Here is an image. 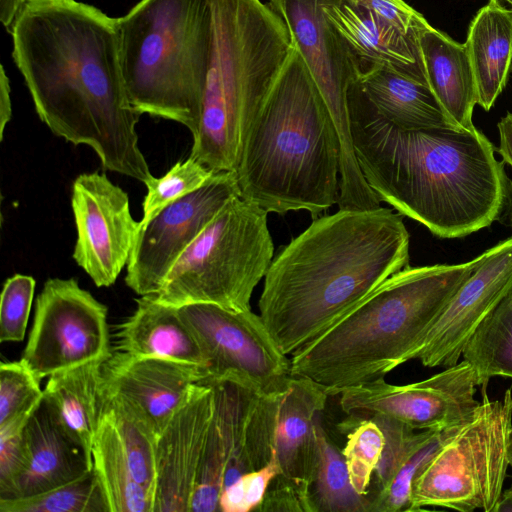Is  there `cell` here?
<instances>
[{
	"label": "cell",
	"mask_w": 512,
	"mask_h": 512,
	"mask_svg": "<svg viewBox=\"0 0 512 512\" xmlns=\"http://www.w3.org/2000/svg\"><path fill=\"white\" fill-rule=\"evenodd\" d=\"M10 33L14 63L53 134L88 145L104 169L150 179L138 145L140 115L123 76L118 18L78 0H28Z\"/></svg>",
	"instance_id": "1"
},
{
	"label": "cell",
	"mask_w": 512,
	"mask_h": 512,
	"mask_svg": "<svg viewBox=\"0 0 512 512\" xmlns=\"http://www.w3.org/2000/svg\"><path fill=\"white\" fill-rule=\"evenodd\" d=\"M349 110L360 170L380 201L399 214L445 239L512 221V181L480 130L397 127L374 110L359 86Z\"/></svg>",
	"instance_id": "2"
},
{
	"label": "cell",
	"mask_w": 512,
	"mask_h": 512,
	"mask_svg": "<svg viewBox=\"0 0 512 512\" xmlns=\"http://www.w3.org/2000/svg\"><path fill=\"white\" fill-rule=\"evenodd\" d=\"M409 243L402 215L385 207L313 219L264 277L259 312L281 351L293 354L409 266Z\"/></svg>",
	"instance_id": "3"
},
{
	"label": "cell",
	"mask_w": 512,
	"mask_h": 512,
	"mask_svg": "<svg viewBox=\"0 0 512 512\" xmlns=\"http://www.w3.org/2000/svg\"><path fill=\"white\" fill-rule=\"evenodd\" d=\"M341 149L327 105L292 47L251 123L235 176L240 196L280 215L312 219L338 203Z\"/></svg>",
	"instance_id": "4"
},
{
	"label": "cell",
	"mask_w": 512,
	"mask_h": 512,
	"mask_svg": "<svg viewBox=\"0 0 512 512\" xmlns=\"http://www.w3.org/2000/svg\"><path fill=\"white\" fill-rule=\"evenodd\" d=\"M405 267L396 272L290 359L291 376L328 395L384 375L411 360L449 300L480 263Z\"/></svg>",
	"instance_id": "5"
},
{
	"label": "cell",
	"mask_w": 512,
	"mask_h": 512,
	"mask_svg": "<svg viewBox=\"0 0 512 512\" xmlns=\"http://www.w3.org/2000/svg\"><path fill=\"white\" fill-rule=\"evenodd\" d=\"M211 52L189 157L235 172L248 129L292 49L288 30L261 0H208Z\"/></svg>",
	"instance_id": "6"
},
{
	"label": "cell",
	"mask_w": 512,
	"mask_h": 512,
	"mask_svg": "<svg viewBox=\"0 0 512 512\" xmlns=\"http://www.w3.org/2000/svg\"><path fill=\"white\" fill-rule=\"evenodd\" d=\"M128 98L139 114L199 129L211 52L208 0H139L118 18Z\"/></svg>",
	"instance_id": "7"
},
{
	"label": "cell",
	"mask_w": 512,
	"mask_h": 512,
	"mask_svg": "<svg viewBox=\"0 0 512 512\" xmlns=\"http://www.w3.org/2000/svg\"><path fill=\"white\" fill-rule=\"evenodd\" d=\"M267 215L240 195L232 197L152 295L177 308L208 303L232 311L250 309L253 291L273 260Z\"/></svg>",
	"instance_id": "8"
},
{
	"label": "cell",
	"mask_w": 512,
	"mask_h": 512,
	"mask_svg": "<svg viewBox=\"0 0 512 512\" xmlns=\"http://www.w3.org/2000/svg\"><path fill=\"white\" fill-rule=\"evenodd\" d=\"M512 389L490 400L486 387L472 414L416 477L410 511L443 507L460 512H493L509 466Z\"/></svg>",
	"instance_id": "9"
},
{
	"label": "cell",
	"mask_w": 512,
	"mask_h": 512,
	"mask_svg": "<svg viewBox=\"0 0 512 512\" xmlns=\"http://www.w3.org/2000/svg\"><path fill=\"white\" fill-rule=\"evenodd\" d=\"M329 0H269L283 20L291 45L301 56L334 122L340 142L341 210H370L380 199L367 184L354 152L349 98L359 84L362 65L357 55L327 18Z\"/></svg>",
	"instance_id": "10"
},
{
	"label": "cell",
	"mask_w": 512,
	"mask_h": 512,
	"mask_svg": "<svg viewBox=\"0 0 512 512\" xmlns=\"http://www.w3.org/2000/svg\"><path fill=\"white\" fill-rule=\"evenodd\" d=\"M207 361V377L240 381L261 395L277 396L291 378V361L251 308L232 311L215 304L178 307Z\"/></svg>",
	"instance_id": "11"
},
{
	"label": "cell",
	"mask_w": 512,
	"mask_h": 512,
	"mask_svg": "<svg viewBox=\"0 0 512 512\" xmlns=\"http://www.w3.org/2000/svg\"><path fill=\"white\" fill-rule=\"evenodd\" d=\"M106 305L75 278L48 279L37 296L21 361L40 379L112 354Z\"/></svg>",
	"instance_id": "12"
},
{
	"label": "cell",
	"mask_w": 512,
	"mask_h": 512,
	"mask_svg": "<svg viewBox=\"0 0 512 512\" xmlns=\"http://www.w3.org/2000/svg\"><path fill=\"white\" fill-rule=\"evenodd\" d=\"M236 195L235 173L218 172L160 210L138 231L126 265V285L140 296L155 294L182 253Z\"/></svg>",
	"instance_id": "13"
},
{
	"label": "cell",
	"mask_w": 512,
	"mask_h": 512,
	"mask_svg": "<svg viewBox=\"0 0 512 512\" xmlns=\"http://www.w3.org/2000/svg\"><path fill=\"white\" fill-rule=\"evenodd\" d=\"M77 239L73 258L97 287L113 285L127 265L139 223L129 197L105 173H83L72 185Z\"/></svg>",
	"instance_id": "14"
},
{
	"label": "cell",
	"mask_w": 512,
	"mask_h": 512,
	"mask_svg": "<svg viewBox=\"0 0 512 512\" xmlns=\"http://www.w3.org/2000/svg\"><path fill=\"white\" fill-rule=\"evenodd\" d=\"M512 292V235L482 253L472 274L458 288L427 331L412 359L426 367L458 363L479 324Z\"/></svg>",
	"instance_id": "15"
},
{
	"label": "cell",
	"mask_w": 512,
	"mask_h": 512,
	"mask_svg": "<svg viewBox=\"0 0 512 512\" xmlns=\"http://www.w3.org/2000/svg\"><path fill=\"white\" fill-rule=\"evenodd\" d=\"M206 377L194 364L117 351L103 364L102 388L122 398L157 439L192 387Z\"/></svg>",
	"instance_id": "16"
},
{
	"label": "cell",
	"mask_w": 512,
	"mask_h": 512,
	"mask_svg": "<svg viewBox=\"0 0 512 512\" xmlns=\"http://www.w3.org/2000/svg\"><path fill=\"white\" fill-rule=\"evenodd\" d=\"M213 409L212 388L197 383L157 437L153 512H190Z\"/></svg>",
	"instance_id": "17"
},
{
	"label": "cell",
	"mask_w": 512,
	"mask_h": 512,
	"mask_svg": "<svg viewBox=\"0 0 512 512\" xmlns=\"http://www.w3.org/2000/svg\"><path fill=\"white\" fill-rule=\"evenodd\" d=\"M24 464L0 499L34 496L74 481L93 469L92 458L64 429L43 397L23 432Z\"/></svg>",
	"instance_id": "18"
},
{
	"label": "cell",
	"mask_w": 512,
	"mask_h": 512,
	"mask_svg": "<svg viewBox=\"0 0 512 512\" xmlns=\"http://www.w3.org/2000/svg\"><path fill=\"white\" fill-rule=\"evenodd\" d=\"M328 396L311 379L291 376L279 398L275 457L280 473L298 487L305 500L318 462L319 425Z\"/></svg>",
	"instance_id": "19"
},
{
	"label": "cell",
	"mask_w": 512,
	"mask_h": 512,
	"mask_svg": "<svg viewBox=\"0 0 512 512\" xmlns=\"http://www.w3.org/2000/svg\"><path fill=\"white\" fill-rule=\"evenodd\" d=\"M324 12L349 43L361 65L368 64L365 69L374 65L386 66L428 85L419 34H403L354 0H329Z\"/></svg>",
	"instance_id": "20"
},
{
	"label": "cell",
	"mask_w": 512,
	"mask_h": 512,
	"mask_svg": "<svg viewBox=\"0 0 512 512\" xmlns=\"http://www.w3.org/2000/svg\"><path fill=\"white\" fill-rule=\"evenodd\" d=\"M136 303L133 314L118 327V351L190 363L207 372L198 339L177 307L163 304L153 295L141 296Z\"/></svg>",
	"instance_id": "21"
},
{
	"label": "cell",
	"mask_w": 512,
	"mask_h": 512,
	"mask_svg": "<svg viewBox=\"0 0 512 512\" xmlns=\"http://www.w3.org/2000/svg\"><path fill=\"white\" fill-rule=\"evenodd\" d=\"M427 83L442 108L459 128L474 130L476 86L465 44L429 25L419 33Z\"/></svg>",
	"instance_id": "22"
},
{
	"label": "cell",
	"mask_w": 512,
	"mask_h": 512,
	"mask_svg": "<svg viewBox=\"0 0 512 512\" xmlns=\"http://www.w3.org/2000/svg\"><path fill=\"white\" fill-rule=\"evenodd\" d=\"M464 44L477 104L489 111L505 88L512 66V9L489 0L471 20Z\"/></svg>",
	"instance_id": "23"
},
{
	"label": "cell",
	"mask_w": 512,
	"mask_h": 512,
	"mask_svg": "<svg viewBox=\"0 0 512 512\" xmlns=\"http://www.w3.org/2000/svg\"><path fill=\"white\" fill-rule=\"evenodd\" d=\"M374 110L393 125L408 129L457 127L427 84L395 70L374 65L364 71L358 84Z\"/></svg>",
	"instance_id": "24"
},
{
	"label": "cell",
	"mask_w": 512,
	"mask_h": 512,
	"mask_svg": "<svg viewBox=\"0 0 512 512\" xmlns=\"http://www.w3.org/2000/svg\"><path fill=\"white\" fill-rule=\"evenodd\" d=\"M104 362L95 360L57 372L43 389L44 399L64 429L91 458L101 417Z\"/></svg>",
	"instance_id": "25"
},
{
	"label": "cell",
	"mask_w": 512,
	"mask_h": 512,
	"mask_svg": "<svg viewBox=\"0 0 512 512\" xmlns=\"http://www.w3.org/2000/svg\"><path fill=\"white\" fill-rule=\"evenodd\" d=\"M92 461L109 512H153V497L135 480L114 430L102 412L92 446Z\"/></svg>",
	"instance_id": "26"
},
{
	"label": "cell",
	"mask_w": 512,
	"mask_h": 512,
	"mask_svg": "<svg viewBox=\"0 0 512 512\" xmlns=\"http://www.w3.org/2000/svg\"><path fill=\"white\" fill-rule=\"evenodd\" d=\"M308 512H368L366 495L353 487L342 450L319 425V457L307 488Z\"/></svg>",
	"instance_id": "27"
},
{
	"label": "cell",
	"mask_w": 512,
	"mask_h": 512,
	"mask_svg": "<svg viewBox=\"0 0 512 512\" xmlns=\"http://www.w3.org/2000/svg\"><path fill=\"white\" fill-rule=\"evenodd\" d=\"M478 386L495 376L512 378V292L479 324L462 350Z\"/></svg>",
	"instance_id": "28"
},
{
	"label": "cell",
	"mask_w": 512,
	"mask_h": 512,
	"mask_svg": "<svg viewBox=\"0 0 512 512\" xmlns=\"http://www.w3.org/2000/svg\"><path fill=\"white\" fill-rule=\"evenodd\" d=\"M101 412L110 422L135 480L154 499L156 437L122 398L103 388Z\"/></svg>",
	"instance_id": "29"
},
{
	"label": "cell",
	"mask_w": 512,
	"mask_h": 512,
	"mask_svg": "<svg viewBox=\"0 0 512 512\" xmlns=\"http://www.w3.org/2000/svg\"><path fill=\"white\" fill-rule=\"evenodd\" d=\"M461 425L420 432L389 481L376 493L366 494L368 512L410 511L414 480Z\"/></svg>",
	"instance_id": "30"
},
{
	"label": "cell",
	"mask_w": 512,
	"mask_h": 512,
	"mask_svg": "<svg viewBox=\"0 0 512 512\" xmlns=\"http://www.w3.org/2000/svg\"><path fill=\"white\" fill-rule=\"evenodd\" d=\"M0 512H109L100 482L92 469L80 478L46 492L0 499Z\"/></svg>",
	"instance_id": "31"
},
{
	"label": "cell",
	"mask_w": 512,
	"mask_h": 512,
	"mask_svg": "<svg viewBox=\"0 0 512 512\" xmlns=\"http://www.w3.org/2000/svg\"><path fill=\"white\" fill-rule=\"evenodd\" d=\"M214 174L215 172L188 157L185 161L175 163L164 176H152L144 183L147 195L143 201V217L139 221V229L170 203L201 188Z\"/></svg>",
	"instance_id": "32"
},
{
	"label": "cell",
	"mask_w": 512,
	"mask_h": 512,
	"mask_svg": "<svg viewBox=\"0 0 512 512\" xmlns=\"http://www.w3.org/2000/svg\"><path fill=\"white\" fill-rule=\"evenodd\" d=\"M41 379L21 360L0 364V426L30 416L44 397Z\"/></svg>",
	"instance_id": "33"
},
{
	"label": "cell",
	"mask_w": 512,
	"mask_h": 512,
	"mask_svg": "<svg viewBox=\"0 0 512 512\" xmlns=\"http://www.w3.org/2000/svg\"><path fill=\"white\" fill-rule=\"evenodd\" d=\"M384 443L382 430L372 420H363L349 431L342 452L351 483L361 495H366L368 492Z\"/></svg>",
	"instance_id": "34"
},
{
	"label": "cell",
	"mask_w": 512,
	"mask_h": 512,
	"mask_svg": "<svg viewBox=\"0 0 512 512\" xmlns=\"http://www.w3.org/2000/svg\"><path fill=\"white\" fill-rule=\"evenodd\" d=\"M35 279L29 275L15 274L6 279L0 299V341L20 342L31 311Z\"/></svg>",
	"instance_id": "35"
},
{
	"label": "cell",
	"mask_w": 512,
	"mask_h": 512,
	"mask_svg": "<svg viewBox=\"0 0 512 512\" xmlns=\"http://www.w3.org/2000/svg\"><path fill=\"white\" fill-rule=\"evenodd\" d=\"M280 473L276 457L259 470L246 473L225 487L219 497V511L255 510L264 498L272 479Z\"/></svg>",
	"instance_id": "36"
},
{
	"label": "cell",
	"mask_w": 512,
	"mask_h": 512,
	"mask_svg": "<svg viewBox=\"0 0 512 512\" xmlns=\"http://www.w3.org/2000/svg\"><path fill=\"white\" fill-rule=\"evenodd\" d=\"M406 35H418L430 24L404 0H354Z\"/></svg>",
	"instance_id": "37"
},
{
	"label": "cell",
	"mask_w": 512,
	"mask_h": 512,
	"mask_svg": "<svg viewBox=\"0 0 512 512\" xmlns=\"http://www.w3.org/2000/svg\"><path fill=\"white\" fill-rule=\"evenodd\" d=\"M255 510L261 512H308L302 492L281 473L272 479L263 500Z\"/></svg>",
	"instance_id": "38"
},
{
	"label": "cell",
	"mask_w": 512,
	"mask_h": 512,
	"mask_svg": "<svg viewBox=\"0 0 512 512\" xmlns=\"http://www.w3.org/2000/svg\"><path fill=\"white\" fill-rule=\"evenodd\" d=\"M22 432L14 435H0V496L8 491L22 470L24 464Z\"/></svg>",
	"instance_id": "39"
},
{
	"label": "cell",
	"mask_w": 512,
	"mask_h": 512,
	"mask_svg": "<svg viewBox=\"0 0 512 512\" xmlns=\"http://www.w3.org/2000/svg\"><path fill=\"white\" fill-rule=\"evenodd\" d=\"M499 146L496 152L502 161L512 167V113L508 112L497 124Z\"/></svg>",
	"instance_id": "40"
},
{
	"label": "cell",
	"mask_w": 512,
	"mask_h": 512,
	"mask_svg": "<svg viewBox=\"0 0 512 512\" xmlns=\"http://www.w3.org/2000/svg\"><path fill=\"white\" fill-rule=\"evenodd\" d=\"M10 82L3 65L0 67V140L12 116Z\"/></svg>",
	"instance_id": "41"
},
{
	"label": "cell",
	"mask_w": 512,
	"mask_h": 512,
	"mask_svg": "<svg viewBox=\"0 0 512 512\" xmlns=\"http://www.w3.org/2000/svg\"><path fill=\"white\" fill-rule=\"evenodd\" d=\"M28 0H0V21L10 32L12 25Z\"/></svg>",
	"instance_id": "42"
},
{
	"label": "cell",
	"mask_w": 512,
	"mask_h": 512,
	"mask_svg": "<svg viewBox=\"0 0 512 512\" xmlns=\"http://www.w3.org/2000/svg\"><path fill=\"white\" fill-rule=\"evenodd\" d=\"M493 512H512V486L502 492Z\"/></svg>",
	"instance_id": "43"
},
{
	"label": "cell",
	"mask_w": 512,
	"mask_h": 512,
	"mask_svg": "<svg viewBox=\"0 0 512 512\" xmlns=\"http://www.w3.org/2000/svg\"><path fill=\"white\" fill-rule=\"evenodd\" d=\"M507 459L509 466L512 467V427L509 433L508 444H507Z\"/></svg>",
	"instance_id": "44"
},
{
	"label": "cell",
	"mask_w": 512,
	"mask_h": 512,
	"mask_svg": "<svg viewBox=\"0 0 512 512\" xmlns=\"http://www.w3.org/2000/svg\"><path fill=\"white\" fill-rule=\"evenodd\" d=\"M497 1H499V2H501V1L507 2L511 6V9H512V0H497Z\"/></svg>",
	"instance_id": "45"
}]
</instances>
